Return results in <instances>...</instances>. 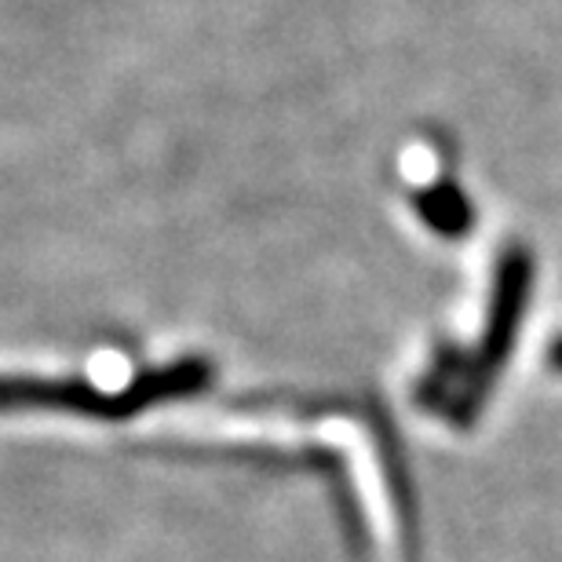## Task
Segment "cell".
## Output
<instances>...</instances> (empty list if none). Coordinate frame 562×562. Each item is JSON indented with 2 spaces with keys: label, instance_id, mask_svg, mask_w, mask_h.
<instances>
[{
  "label": "cell",
  "instance_id": "6da1fadb",
  "mask_svg": "<svg viewBox=\"0 0 562 562\" xmlns=\"http://www.w3.org/2000/svg\"><path fill=\"white\" fill-rule=\"evenodd\" d=\"M533 285V260L522 245H508L497 260V274H493V292H490V311H486V329H482L479 351L471 358L464 373V391L453 402V417L468 424L486 402L490 387L497 384L501 369L508 366L522 329L526 300H530Z\"/></svg>",
  "mask_w": 562,
  "mask_h": 562
},
{
  "label": "cell",
  "instance_id": "3957f363",
  "mask_svg": "<svg viewBox=\"0 0 562 562\" xmlns=\"http://www.w3.org/2000/svg\"><path fill=\"white\" fill-rule=\"evenodd\" d=\"M548 366H552L555 373H562V336H555L552 347H548Z\"/></svg>",
  "mask_w": 562,
  "mask_h": 562
},
{
  "label": "cell",
  "instance_id": "7a4b0ae2",
  "mask_svg": "<svg viewBox=\"0 0 562 562\" xmlns=\"http://www.w3.org/2000/svg\"><path fill=\"white\" fill-rule=\"evenodd\" d=\"M413 205H417V216L438 234V238H468V231L475 227V209H471V201L464 198V190L457 183H449V179L420 190V194L413 198Z\"/></svg>",
  "mask_w": 562,
  "mask_h": 562
}]
</instances>
